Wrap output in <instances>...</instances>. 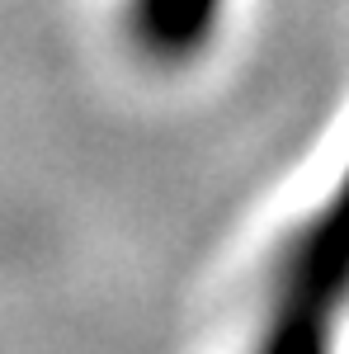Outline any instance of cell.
Returning <instances> with one entry per match:
<instances>
[{
	"mask_svg": "<svg viewBox=\"0 0 349 354\" xmlns=\"http://www.w3.org/2000/svg\"><path fill=\"white\" fill-rule=\"evenodd\" d=\"M349 283V175L293 236L260 354H326V317Z\"/></svg>",
	"mask_w": 349,
	"mask_h": 354,
	"instance_id": "6da1fadb",
	"label": "cell"
},
{
	"mask_svg": "<svg viewBox=\"0 0 349 354\" xmlns=\"http://www.w3.org/2000/svg\"><path fill=\"white\" fill-rule=\"evenodd\" d=\"M227 0H128V33L151 62H189L208 48Z\"/></svg>",
	"mask_w": 349,
	"mask_h": 354,
	"instance_id": "7a4b0ae2",
	"label": "cell"
}]
</instances>
